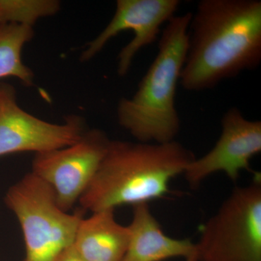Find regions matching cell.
I'll list each match as a JSON object with an SVG mask.
<instances>
[{"label": "cell", "instance_id": "6da1fadb", "mask_svg": "<svg viewBox=\"0 0 261 261\" xmlns=\"http://www.w3.org/2000/svg\"><path fill=\"white\" fill-rule=\"evenodd\" d=\"M261 63L260 0H201L189 27L180 84L214 89Z\"/></svg>", "mask_w": 261, "mask_h": 261}, {"label": "cell", "instance_id": "7a4b0ae2", "mask_svg": "<svg viewBox=\"0 0 261 261\" xmlns=\"http://www.w3.org/2000/svg\"><path fill=\"white\" fill-rule=\"evenodd\" d=\"M195 159L176 140L162 144L111 140L79 203L92 213L148 204L166 195L170 181L184 174Z\"/></svg>", "mask_w": 261, "mask_h": 261}, {"label": "cell", "instance_id": "3957f363", "mask_svg": "<svg viewBox=\"0 0 261 261\" xmlns=\"http://www.w3.org/2000/svg\"><path fill=\"white\" fill-rule=\"evenodd\" d=\"M192 13L175 15L163 29L159 51L130 98H122L117 118L137 142L167 143L176 140L181 127L176 89L186 59Z\"/></svg>", "mask_w": 261, "mask_h": 261}, {"label": "cell", "instance_id": "277c9868", "mask_svg": "<svg viewBox=\"0 0 261 261\" xmlns=\"http://www.w3.org/2000/svg\"><path fill=\"white\" fill-rule=\"evenodd\" d=\"M5 203L16 216L23 232V261H55L73 245L83 210H62L46 182L29 172L8 189Z\"/></svg>", "mask_w": 261, "mask_h": 261}, {"label": "cell", "instance_id": "5b68a950", "mask_svg": "<svg viewBox=\"0 0 261 261\" xmlns=\"http://www.w3.org/2000/svg\"><path fill=\"white\" fill-rule=\"evenodd\" d=\"M199 261H261V178L233 189L201 228Z\"/></svg>", "mask_w": 261, "mask_h": 261}, {"label": "cell", "instance_id": "8992f818", "mask_svg": "<svg viewBox=\"0 0 261 261\" xmlns=\"http://www.w3.org/2000/svg\"><path fill=\"white\" fill-rule=\"evenodd\" d=\"M110 142L104 130L87 128L73 145L35 154L31 172L51 187L58 205L70 212L94 178Z\"/></svg>", "mask_w": 261, "mask_h": 261}, {"label": "cell", "instance_id": "52a82bcc", "mask_svg": "<svg viewBox=\"0 0 261 261\" xmlns=\"http://www.w3.org/2000/svg\"><path fill=\"white\" fill-rule=\"evenodd\" d=\"M11 84L0 83V156L63 148L78 142L87 130L85 120L69 115L63 123L44 121L24 111Z\"/></svg>", "mask_w": 261, "mask_h": 261}, {"label": "cell", "instance_id": "ba28073f", "mask_svg": "<svg viewBox=\"0 0 261 261\" xmlns=\"http://www.w3.org/2000/svg\"><path fill=\"white\" fill-rule=\"evenodd\" d=\"M180 5L179 0H118L111 21L86 45L81 61H90L113 38L124 31H132L135 37L118 56L117 73L125 76L137 53L157 40L161 27L176 15Z\"/></svg>", "mask_w": 261, "mask_h": 261}, {"label": "cell", "instance_id": "9c48e42d", "mask_svg": "<svg viewBox=\"0 0 261 261\" xmlns=\"http://www.w3.org/2000/svg\"><path fill=\"white\" fill-rule=\"evenodd\" d=\"M261 152V121H250L239 108H228L221 118V134L214 148L195 159L185 170V178L197 188L206 178L224 172L237 181L243 170L250 171V161Z\"/></svg>", "mask_w": 261, "mask_h": 261}, {"label": "cell", "instance_id": "30bf717a", "mask_svg": "<svg viewBox=\"0 0 261 261\" xmlns=\"http://www.w3.org/2000/svg\"><path fill=\"white\" fill-rule=\"evenodd\" d=\"M128 227L129 242L122 261H163L197 255L196 244L190 239H173L163 232L147 203L133 206V217Z\"/></svg>", "mask_w": 261, "mask_h": 261}, {"label": "cell", "instance_id": "8fae6325", "mask_svg": "<svg viewBox=\"0 0 261 261\" xmlns=\"http://www.w3.org/2000/svg\"><path fill=\"white\" fill-rule=\"evenodd\" d=\"M114 211H97L81 220L73 247L84 261L123 260L129 229L118 223Z\"/></svg>", "mask_w": 261, "mask_h": 261}, {"label": "cell", "instance_id": "7c38bea8", "mask_svg": "<svg viewBox=\"0 0 261 261\" xmlns=\"http://www.w3.org/2000/svg\"><path fill=\"white\" fill-rule=\"evenodd\" d=\"M34 35L31 25L8 23L0 27V80L13 77L27 87L34 84V73L22 60L23 47Z\"/></svg>", "mask_w": 261, "mask_h": 261}, {"label": "cell", "instance_id": "4fadbf2b", "mask_svg": "<svg viewBox=\"0 0 261 261\" xmlns=\"http://www.w3.org/2000/svg\"><path fill=\"white\" fill-rule=\"evenodd\" d=\"M58 0H0V27L8 23L31 25L61 10Z\"/></svg>", "mask_w": 261, "mask_h": 261}, {"label": "cell", "instance_id": "5bb4252c", "mask_svg": "<svg viewBox=\"0 0 261 261\" xmlns=\"http://www.w3.org/2000/svg\"><path fill=\"white\" fill-rule=\"evenodd\" d=\"M55 261H84L83 259L80 256L75 249L73 248V245L68 248L65 249L60 254L59 256L57 257Z\"/></svg>", "mask_w": 261, "mask_h": 261}, {"label": "cell", "instance_id": "9a60e30c", "mask_svg": "<svg viewBox=\"0 0 261 261\" xmlns=\"http://www.w3.org/2000/svg\"><path fill=\"white\" fill-rule=\"evenodd\" d=\"M185 261H199L198 256L194 255V256L189 257V258L185 259Z\"/></svg>", "mask_w": 261, "mask_h": 261}]
</instances>
